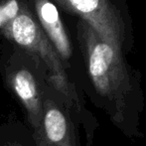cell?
<instances>
[{
    "label": "cell",
    "mask_w": 146,
    "mask_h": 146,
    "mask_svg": "<svg viewBox=\"0 0 146 146\" xmlns=\"http://www.w3.org/2000/svg\"><path fill=\"white\" fill-rule=\"evenodd\" d=\"M78 34L83 56L78 87L125 137L143 138L145 102L140 76L128 66L120 49L102 40L88 23L80 21Z\"/></svg>",
    "instance_id": "6da1fadb"
},
{
    "label": "cell",
    "mask_w": 146,
    "mask_h": 146,
    "mask_svg": "<svg viewBox=\"0 0 146 146\" xmlns=\"http://www.w3.org/2000/svg\"><path fill=\"white\" fill-rule=\"evenodd\" d=\"M1 36L33 53L43 62L48 71L50 85L66 100L80 127L85 131L86 138L92 139L100 123L88 108L83 92L68 75L62 60L30 10L27 0L23 2L17 15L3 27Z\"/></svg>",
    "instance_id": "7a4b0ae2"
},
{
    "label": "cell",
    "mask_w": 146,
    "mask_h": 146,
    "mask_svg": "<svg viewBox=\"0 0 146 146\" xmlns=\"http://www.w3.org/2000/svg\"><path fill=\"white\" fill-rule=\"evenodd\" d=\"M0 76L6 90L19 104L35 141L39 139L43 98L49 76L36 55L0 37Z\"/></svg>",
    "instance_id": "3957f363"
},
{
    "label": "cell",
    "mask_w": 146,
    "mask_h": 146,
    "mask_svg": "<svg viewBox=\"0 0 146 146\" xmlns=\"http://www.w3.org/2000/svg\"><path fill=\"white\" fill-rule=\"evenodd\" d=\"M80 125L64 98L49 84L43 98V117L37 146H82Z\"/></svg>",
    "instance_id": "277c9868"
},
{
    "label": "cell",
    "mask_w": 146,
    "mask_h": 146,
    "mask_svg": "<svg viewBox=\"0 0 146 146\" xmlns=\"http://www.w3.org/2000/svg\"><path fill=\"white\" fill-rule=\"evenodd\" d=\"M67 11L81 17L98 35L108 44L122 49L120 42L119 25L115 23V16L112 13L108 0H51Z\"/></svg>",
    "instance_id": "5b68a950"
},
{
    "label": "cell",
    "mask_w": 146,
    "mask_h": 146,
    "mask_svg": "<svg viewBox=\"0 0 146 146\" xmlns=\"http://www.w3.org/2000/svg\"><path fill=\"white\" fill-rule=\"evenodd\" d=\"M27 3L41 29L63 62L68 75L73 80V47L56 4L51 0H27Z\"/></svg>",
    "instance_id": "8992f818"
},
{
    "label": "cell",
    "mask_w": 146,
    "mask_h": 146,
    "mask_svg": "<svg viewBox=\"0 0 146 146\" xmlns=\"http://www.w3.org/2000/svg\"><path fill=\"white\" fill-rule=\"evenodd\" d=\"M0 146H37V143L25 122L12 113L0 123Z\"/></svg>",
    "instance_id": "52a82bcc"
}]
</instances>
